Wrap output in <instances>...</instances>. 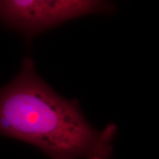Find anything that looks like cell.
Instances as JSON below:
<instances>
[{
  "label": "cell",
  "instance_id": "obj_1",
  "mask_svg": "<svg viewBox=\"0 0 159 159\" xmlns=\"http://www.w3.org/2000/svg\"><path fill=\"white\" fill-rule=\"evenodd\" d=\"M115 124L94 128L79 102L59 95L39 76L30 57L0 88V136L26 142L51 159H111Z\"/></svg>",
  "mask_w": 159,
  "mask_h": 159
},
{
  "label": "cell",
  "instance_id": "obj_2",
  "mask_svg": "<svg viewBox=\"0 0 159 159\" xmlns=\"http://www.w3.org/2000/svg\"><path fill=\"white\" fill-rule=\"evenodd\" d=\"M115 11L114 3L97 0H0V21L19 32L29 43L40 33L69 20Z\"/></svg>",
  "mask_w": 159,
  "mask_h": 159
}]
</instances>
